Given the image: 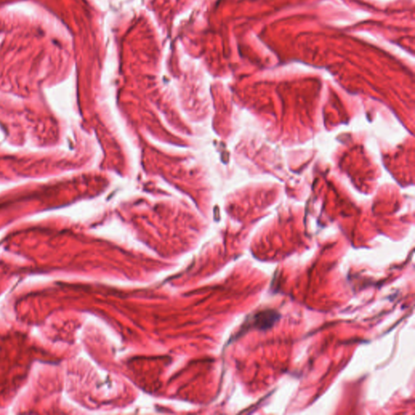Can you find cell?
<instances>
[{"label":"cell","mask_w":415,"mask_h":415,"mask_svg":"<svg viewBox=\"0 0 415 415\" xmlns=\"http://www.w3.org/2000/svg\"><path fill=\"white\" fill-rule=\"evenodd\" d=\"M279 319V314L274 311H265L258 313L254 317V325L259 330H267L271 328Z\"/></svg>","instance_id":"6da1fadb"}]
</instances>
